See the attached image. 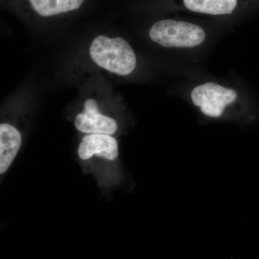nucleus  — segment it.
I'll return each mask as SVG.
<instances>
[{
	"label": "nucleus",
	"mask_w": 259,
	"mask_h": 259,
	"mask_svg": "<svg viewBox=\"0 0 259 259\" xmlns=\"http://www.w3.org/2000/svg\"><path fill=\"white\" fill-rule=\"evenodd\" d=\"M90 54L99 66L121 76L131 74L137 64L134 50L122 37L97 36L90 46Z\"/></svg>",
	"instance_id": "obj_1"
},
{
	"label": "nucleus",
	"mask_w": 259,
	"mask_h": 259,
	"mask_svg": "<svg viewBox=\"0 0 259 259\" xmlns=\"http://www.w3.org/2000/svg\"><path fill=\"white\" fill-rule=\"evenodd\" d=\"M149 37L161 47L190 49L202 45L207 40V33L196 24L168 19L153 24L149 30Z\"/></svg>",
	"instance_id": "obj_2"
},
{
	"label": "nucleus",
	"mask_w": 259,
	"mask_h": 259,
	"mask_svg": "<svg viewBox=\"0 0 259 259\" xmlns=\"http://www.w3.org/2000/svg\"><path fill=\"white\" fill-rule=\"evenodd\" d=\"M241 96L234 89L220 83L207 81L192 89L190 100L206 117L218 119L223 117L230 107L238 103Z\"/></svg>",
	"instance_id": "obj_3"
},
{
	"label": "nucleus",
	"mask_w": 259,
	"mask_h": 259,
	"mask_svg": "<svg viewBox=\"0 0 259 259\" xmlns=\"http://www.w3.org/2000/svg\"><path fill=\"white\" fill-rule=\"evenodd\" d=\"M74 124L78 131L90 134L110 136L117 128L115 120L100 113L97 102L93 99L86 100L84 110L82 113L76 115Z\"/></svg>",
	"instance_id": "obj_4"
},
{
	"label": "nucleus",
	"mask_w": 259,
	"mask_h": 259,
	"mask_svg": "<svg viewBox=\"0 0 259 259\" xmlns=\"http://www.w3.org/2000/svg\"><path fill=\"white\" fill-rule=\"evenodd\" d=\"M78 153L80 158L90 159L95 155L115 160L118 156V144L115 139L106 134H89L83 138Z\"/></svg>",
	"instance_id": "obj_5"
},
{
	"label": "nucleus",
	"mask_w": 259,
	"mask_h": 259,
	"mask_svg": "<svg viewBox=\"0 0 259 259\" xmlns=\"http://www.w3.org/2000/svg\"><path fill=\"white\" fill-rule=\"evenodd\" d=\"M20 132L10 124L0 125V173H5L13 163L21 146Z\"/></svg>",
	"instance_id": "obj_6"
},
{
	"label": "nucleus",
	"mask_w": 259,
	"mask_h": 259,
	"mask_svg": "<svg viewBox=\"0 0 259 259\" xmlns=\"http://www.w3.org/2000/svg\"><path fill=\"white\" fill-rule=\"evenodd\" d=\"M184 6L194 13L209 15H231L236 10L238 0H182Z\"/></svg>",
	"instance_id": "obj_7"
},
{
	"label": "nucleus",
	"mask_w": 259,
	"mask_h": 259,
	"mask_svg": "<svg viewBox=\"0 0 259 259\" xmlns=\"http://www.w3.org/2000/svg\"><path fill=\"white\" fill-rule=\"evenodd\" d=\"M84 0H29L33 10L41 16L49 17L78 9Z\"/></svg>",
	"instance_id": "obj_8"
}]
</instances>
